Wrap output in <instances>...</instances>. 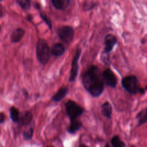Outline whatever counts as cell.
<instances>
[{
	"label": "cell",
	"mask_w": 147,
	"mask_h": 147,
	"mask_svg": "<svg viewBox=\"0 0 147 147\" xmlns=\"http://www.w3.org/2000/svg\"><path fill=\"white\" fill-rule=\"evenodd\" d=\"M82 83L85 89L93 97H98L104 90V82L99 68L91 65L83 74Z\"/></svg>",
	"instance_id": "cell-1"
},
{
	"label": "cell",
	"mask_w": 147,
	"mask_h": 147,
	"mask_svg": "<svg viewBox=\"0 0 147 147\" xmlns=\"http://www.w3.org/2000/svg\"><path fill=\"white\" fill-rule=\"evenodd\" d=\"M51 49L47 41L41 38L38 40L36 45V57L38 61L43 64H46L50 59Z\"/></svg>",
	"instance_id": "cell-2"
},
{
	"label": "cell",
	"mask_w": 147,
	"mask_h": 147,
	"mask_svg": "<svg viewBox=\"0 0 147 147\" xmlns=\"http://www.w3.org/2000/svg\"><path fill=\"white\" fill-rule=\"evenodd\" d=\"M121 84L123 88L131 94H136L141 88L138 79L134 75H129L122 78Z\"/></svg>",
	"instance_id": "cell-3"
},
{
	"label": "cell",
	"mask_w": 147,
	"mask_h": 147,
	"mask_svg": "<svg viewBox=\"0 0 147 147\" xmlns=\"http://www.w3.org/2000/svg\"><path fill=\"white\" fill-rule=\"evenodd\" d=\"M65 107L70 121L78 119V118L84 112L83 107L72 100H68L65 104Z\"/></svg>",
	"instance_id": "cell-4"
},
{
	"label": "cell",
	"mask_w": 147,
	"mask_h": 147,
	"mask_svg": "<svg viewBox=\"0 0 147 147\" xmlns=\"http://www.w3.org/2000/svg\"><path fill=\"white\" fill-rule=\"evenodd\" d=\"M57 34L63 42L66 44H69L73 41L74 30L70 26H63L58 29Z\"/></svg>",
	"instance_id": "cell-5"
},
{
	"label": "cell",
	"mask_w": 147,
	"mask_h": 147,
	"mask_svg": "<svg viewBox=\"0 0 147 147\" xmlns=\"http://www.w3.org/2000/svg\"><path fill=\"white\" fill-rule=\"evenodd\" d=\"M81 54V49L80 48H78L76 49V53L73 57L72 61V65H71V69L70 71V75L69 78V80L71 82H72L75 80L79 70V65H78V61L79 57Z\"/></svg>",
	"instance_id": "cell-6"
},
{
	"label": "cell",
	"mask_w": 147,
	"mask_h": 147,
	"mask_svg": "<svg viewBox=\"0 0 147 147\" xmlns=\"http://www.w3.org/2000/svg\"><path fill=\"white\" fill-rule=\"evenodd\" d=\"M102 76L103 82L107 86L111 87L113 88L116 87L117 85V79L115 75L111 69L107 68L104 70Z\"/></svg>",
	"instance_id": "cell-7"
},
{
	"label": "cell",
	"mask_w": 147,
	"mask_h": 147,
	"mask_svg": "<svg viewBox=\"0 0 147 147\" xmlns=\"http://www.w3.org/2000/svg\"><path fill=\"white\" fill-rule=\"evenodd\" d=\"M117 42V38L112 34H108L105 37V49L102 53L109 54Z\"/></svg>",
	"instance_id": "cell-8"
},
{
	"label": "cell",
	"mask_w": 147,
	"mask_h": 147,
	"mask_svg": "<svg viewBox=\"0 0 147 147\" xmlns=\"http://www.w3.org/2000/svg\"><path fill=\"white\" fill-rule=\"evenodd\" d=\"M68 91L69 89L66 87L60 88L52 97V100L55 102H60L67 95Z\"/></svg>",
	"instance_id": "cell-9"
},
{
	"label": "cell",
	"mask_w": 147,
	"mask_h": 147,
	"mask_svg": "<svg viewBox=\"0 0 147 147\" xmlns=\"http://www.w3.org/2000/svg\"><path fill=\"white\" fill-rule=\"evenodd\" d=\"M25 34V30L21 28H16L11 33L10 38L13 42H18L22 38Z\"/></svg>",
	"instance_id": "cell-10"
},
{
	"label": "cell",
	"mask_w": 147,
	"mask_h": 147,
	"mask_svg": "<svg viewBox=\"0 0 147 147\" xmlns=\"http://www.w3.org/2000/svg\"><path fill=\"white\" fill-rule=\"evenodd\" d=\"M65 48L61 43H56L53 44L51 48V53L55 56L58 57L61 56L65 52Z\"/></svg>",
	"instance_id": "cell-11"
},
{
	"label": "cell",
	"mask_w": 147,
	"mask_h": 147,
	"mask_svg": "<svg viewBox=\"0 0 147 147\" xmlns=\"http://www.w3.org/2000/svg\"><path fill=\"white\" fill-rule=\"evenodd\" d=\"M33 119V114L30 111H26L20 117L18 123L21 126H26L29 125Z\"/></svg>",
	"instance_id": "cell-12"
},
{
	"label": "cell",
	"mask_w": 147,
	"mask_h": 147,
	"mask_svg": "<svg viewBox=\"0 0 147 147\" xmlns=\"http://www.w3.org/2000/svg\"><path fill=\"white\" fill-rule=\"evenodd\" d=\"M53 6L57 10H64L68 7L70 0H51Z\"/></svg>",
	"instance_id": "cell-13"
},
{
	"label": "cell",
	"mask_w": 147,
	"mask_h": 147,
	"mask_svg": "<svg viewBox=\"0 0 147 147\" xmlns=\"http://www.w3.org/2000/svg\"><path fill=\"white\" fill-rule=\"evenodd\" d=\"M101 108L103 115L108 119H110L112 114V107L110 103L109 102H105L102 105Z\"/></svg>",
	"instance_id": "cell-14"
},
{
	"label": "cell",
	"mask_w": 147,
	"mask_h": 147,
	"mask_svg": "<svg viewBox=\"0 0 147 147\" xmlns=\"http://www.w3.org/2000/svg\"><path fill=\"white\" fill-rule=\"evenodd\" d=\"M82 126V123L78 119L71 121L70 125L68 129V131L71 134H74L76 131L79 130Z\"/></svg>",
	"instance_id": "cell-15"
},
{
	"label": "cell",
	"mask_w": 147,
	"mask_h": 147,
	"mask_svg": "<svg viewBox=\"0 0 147 147\" xmlns=\"http://www.w3.org/2000/svg\"><path fill=\"white\" fill-rule=\"evenodd\" d=\"M147 111L146 109H144L142 110H141L136 116L137 119H138V126L142 125L144 123H145L147 121L146 118V115H147Z\"/></svg>",
	"instance_id": "cell-16"
},
{
	"label": "cell",
	"mask_w": 147,
	"mask_h": 147,
	"mask_svg": "<svg viewBox=\"0 0 147 147\" xmlns=\"http://www.w3.org/2000/svg\"><path fill=\"white\" fill-rule=\"evenodd\" d=\"M10 116L11 120L14 122H18L20 119V111L14 106H12L10 108Z\"/></svg>",
	"instance_id": "cell-17"
},
{
	"label": "cell",
	"mask_w": 147,
	"mask_h": 147,
	"mask_svg": "<svg viewBox=\"0 0 147 147\" xmlns=\"http://www.w3.org/2000/svg\"><path fill=\"white\" fill-rule=\"evenodd\" d=\"M111 144L113 147H125V143L121 140L118 136H114L111 140Z\"/></svg>",
	"instance_id": "cell-18"
},
{
	"label": "cell",
	"mask_w": 147,
	"mask_h": 147,
	"mask_svg": "<svg viewBox=\"0 0 147 147\" xmlns=\"http://www.w3.org/2000/svg\"><path fill=\"white\" fill-rule=\"evenodd\" d=\"M17 2L24 10H28L31 7L30 1L29 0H18Z\"/></svg>",
	"instance_id": "cell-19"
},
{
	"label": "cell",
	"mask_w": 147,
	"mask_h": 147,
	"mask_svg": "<svg viewBox=\"0 0 147 147\" xmlns=\"http://www.w3.org/2000/svg\"><path fill=\"white\" fill-rule=\"evenodd\" d=\"M40 16L41 18L42 19V20L47 24L48 26L50 29H52V22L49 18L47 16V14L43 12V11H40Z\"/></svg>",
	"instance_id": "cell-20"
},
{
	"label": "cell",
	"mask_w": 147,
	"mask_h": 147,
	"mask_svg": "<svg viewBox=\"0 0 147 147\" xmlns=\"http://www.w3.org/2000/svg\"><path fill=\"white\" fill-rule=\"evenodd\" d=\"M33 134V128L31 127L27 130H25L23 133V137L24 140H29L32 138Z\"/></svg>",
	"instance_id": "cell-21"
},
{
	"label": "cell",
	"mask_w": 147,
	"mask_h": 147,
	"mask_svg": "<svg viewBox=\"0 0 147 147\" xmlns=\"http://www.w3.org/2000/svg\"><path fill=\"white\" fill-rule=\"evenodd\" d=\"M96 6V3L92 1H87L84 3V9L86 10H91Z\"/></svg>",
	"instance_id": "cell-22"
},
{
	"label": "cell",
	"mask_w": 147,
	"mask_h": 147,
	"mask_svg": "<svg viewBox=\"0 0 147 147\" xmlns=\"http://www.w3.org/2000/svg\"><path fill=\"white\" fill-rule=\"evenodd\" d=\"M5 121V115L3 113H0V123H2Z\"/></svg>",
	"instance_id": "cell-23"
},
{
	"label": "cell",
	"mask_w": 147,
	"mask_h": 147,
	"mask_svg": "<svg viewBox=\"0 0 147 147\" xmlns=\"http://www.w3.org/2000/svg\"><path fill=\"white\" fill-rule=\"evenodd\" d=\"M79 147H88V146L87 145H86L85 144H82L79 145Z\"/></svg>",
	"instance_id": "cell-24"
},
{
	"label": "cell",
	"mask_w": 147,
	"mask_h": 147,
	"mask_svg": "<svg viewBox=\"0 0 147 147\" xmlns=\"http://www.w3.org/2000/svg\"><path fill=\"white\" fill-rule=\"evenodd\" d=\"M26 18H27V20H30L32 18V17H31V16H30V15H28V16H27Z\"/></svg>",
	"instance_id": "cell-25"
},
{
	"label": "cell",
	"mask_w": 147,
	"mask_h": 147,
	"mask_svg": "<svg viewBox=\"0 0 147 147\" xmlns=\"http://www.w3.org/2000/svg\"><path fill=\"white\" fill-rule=\"evenodd\" d=\"M105 147H110V146H109V145L108 144H107L105 145Z\"/></svg>",
	"instance_id": "cell-26"
},
{
	"label": "cell",
	"mask_w": 147,
	"mask_h": 147,
	"mask_svg": "<svg viewBox=\"0 0 147 147\" xmlns=\"http://www.w3.org/2000/svg\"><path fill=\"white\" fill-rule=\"evenodd\" d=\"M131 147H135V146H134V145H132V146H131Z\"/></svg>",
	"instance_id": "cell-27"
},
{
	"label": "cell",
	"mask_w": 147,
	"mask_h": 147,
	"mask_svg": "<svg viewBox=\"0 0 147 147\" xmlns=\"http://www.w3.org/2000/svg\"><path fill=\"white\" fill-rule=\"evenodd\" d=\"M48 147H53V146H48Z\"/></svg>",
	"instance_id": "cell-28"
},
{
	"label": "cell",
	"mask_w": 147,
	"mask_h": 147,
	"mask_svg": "<svg viewBox=\"0 0 147 147\" xmlns=\"http://www.w3.org/2000/svg\"><path fill=\"white\" fill-rule=\"evenodd\" d=\"M0 29H1V26H0Z\"/></svg>",
	"instance_id": "cell-29"
},
{
	"label": "cell",
	"mask_w": 147,
	"mask_h": 147,
	"mask_svg": "<svg viewBox=\"0 0 147 147\" xmlns=\"http://www.w3.org/2000/svg\"><path fill=\"white\" fill-rule=\"evenodd\" d=\"M0 2H1V1H0Z\"/></svg>",
	"instance_id": "cell-30"
}]
</instances>
